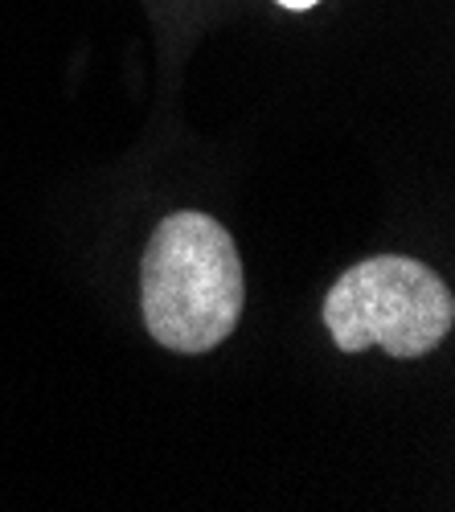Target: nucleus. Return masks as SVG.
<instances>
[{"instance_id": "3", "label": "nucleus", "mask_w": 455, "mask_h": 512, "mask_svg": "<svg viewBox=\"0 0 455 512\" xmlns=\"http://www.w3.org/2000/svg\"><path fill=\"white\" fill-rule=\"evenodd\" d=\"M275 5H283V9H292V13H304V9H316L320 0H275Z\"/></svg>"}, {"instance_id": "1", "label": "nucleus", "mask_w": 455, "mask_h": 512, "mask_svg": "<svg viewBox=\"0 0 455 512\" xmlns=\"http://www.w3.org/2000/svg\"><path fill=\"white\" fill-rule=\"evenodd\" d=\"M246 304L242 259L230 230L210 213H169L140 263V308L152 340L201 357L234 336Z\"/></svg>"}, {"instance_id": "2", "label": "nucleus", "mask_w": 455, "mask_h": 512, "mask_svg": "<svg viewBox=\"0 0 455 512\" xmlns=\"http://www.w3.org/2000/svg\"><path fill=\"white\" fill-rule=\"evenodd\" d=\"M455 324V295L427 263L378 254L349 267L324 295V328L341 353L386 349L415 361L443 345Z\"/></svg>"}]
</instances>
